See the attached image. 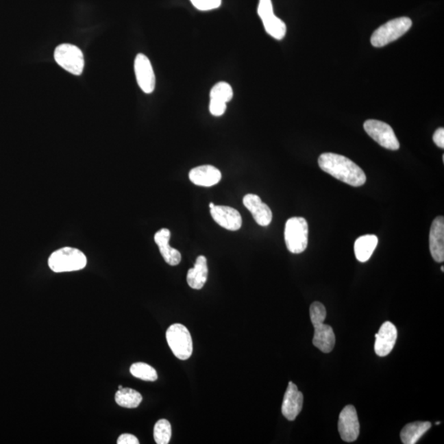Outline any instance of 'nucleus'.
<instances>
[{"label":"nucleus","mask_w":444,"mask_h":444,"mask_svg":"<svg viewBox=\"0 0 444 444\" xmlns=\"http://www.w3.org/2000/svg\"><path fill=\"white\" fill-rule=\"evenodd\" d=\"M319 164L321 170L352 186L360 187L366 182L363 170L344 156L323 153L319 156Z\"/></svg>","instance_id":"obj_1"},{"label":"nucleus","mask_w":444,"mask_h":444,"mask_svg":"<svg viewBox=\"0 0 444 444\" xmlns=\"http://www.w3.org/2000/svg\"><path fill=\"white\" fill-rule=\"evenodd\" d=\"M310 319L314 328V335L312 344L323 353L331 352L336 343L335 333L329 325L324 324L326 319V308L322 303L316 301L310 306Z\"/></svg>","instance_id":"obj_2"},{"label":"nucleus","mask_w":444,"mask_h":444,"mask_svg":"<svg viewBox=\"0 0 444 444\" xmlns=\"http://www.w3.org/2000/svg\"><path fill=\"white\" fill-rule=\"evenodd\" d=\"M88 263L86 255L79 249L64 247L53 252L49 258L48 265L53 273H69L84 269Z\"/></svg>","instance_id":"obj_3"},{"label":"nucleus","mask_w":444,"mask_h":444,"mask_svg":"<svg viewBox=\"0 0 444 444\" xmlns=\"http://www.w3.org/2000/svg\"><path fill=\"white\" fill-rule=\"evenodd\" d=\"M412 26V21L407 16L389 21L374 31L371 44L374 47H382L406 34Z\"/></svg>","instance_id":"obj_4"},{"label":"nucleus","mask_w":444,"mask_h":444,"mask_svg":"<svg viewBox=\"0 0 444 444\" xmlns=\"http://www.w3.org/2000/svg\"><path fill=\"white\" fill-rule=\"evenodd\" d=\"M285 241L287 249L292 254H301L306 249L308 241V225L304 218L295 217L286 221Z\"/></svg>","instance_id":"obj_5"},{"label":"nucleus","mask_w":444,"mask_h":444,"mask_svg":"<svg viewBox=\"0 0 444 444\" xmlns=\"http://www.w3.org/2000/svg\"><path fill=\"white\" fill-rule=\"evenodd\" d=\"M166 341L174 355L181 360H186L193 353V341L190 332L183 324L175 323L166 331Z\"/></svg>","instance_id":"obj_6"},{"label":"nucleus","mask_w":444,"mask_h":444,"mask_svg":"<svg viewBox=\"0 0 444 444\" xmlns=\"http://www.w3.org/2000/svg\"><path fill=\"white\" fill-rule=\"evenodd\" d=\"M53 56L58 64L73 75L79 76L84 72V53L76 45L62 44L56 49Z\"/></svg>","instance_id":"obj_7"},{"label":"nucleus","mask_w":444,"mask_h":444,"mask_svg":"<svg viewBox=\"0 0 444 444\" xmlns=\"http://www.w3.org/2000/svg\"><path fill=\"white\" fill-rule=\"evenodd\" d=\"M364 129L374 141L386 149L396 151L400 147L393 127L388 123L375 119H369L364 123Z\"/></svg>","instance_id":"obj_8"},{"label":"nucleus","mask_w":444,"mask_h":444,"mask_svg":"<svg viewBox=\"0 0 444 444\" xmlns=\"http://www.w3.org/2000/svg\"><path fill=\"white\" fill-rule=\"evenodd\" d=\"M258 14L262 21L267 34L277 40H282L285 37L286 24L274 14L271 0H259Z\"/></svg>","instance_id":"obj_9"},{"label":"nucleus","mask_w":444,"mask_h":444,"mask_svg":"<svg viewBox=\"0 0 444 444\" xmlns=\"http://www.w3.org/2000/svg\"><path fill=\"white\" fill-rule=\"evenodd\" d=\"M338 431L345 442L356 441L360 434V422L355 406L348 405L339 415Z\"/></svg>","instance_id":"obj_10"},{"label":"nucleus","mask_w":444,"mask_h":444,"mask_svg":"<svg viewBox=\"0 0 444 444\" xmlns=\"http://www.w3.org/2000/svg\"><path fill=\"white\" fill-rule=\"evenodd\" d=\"M134 71L138 84L143 92L150 94L156 86V77L149 59L143 53H138L134 61Z\"/></svg>","instance_id":"obj_11"},{"label":"nucleus","mask_w":444,"mask_h":444,"mask_svg":"<svg viewBox=\"0 0 444 444\" xmlns=\"http://www.w3.org/2000/svg\"><path fill=\"white\" fill-rule=\"evenodd\" d=\"M304 396L294 382H289L284 395L282 412L288 421H293L303 408Z\"/></svg>","instance_id":"obj_12"},{"label":"nucleus","mask_w":444,"mask_h":444,"mask_svg":"<svg viewBox=\"0 0 444 444\" xmlns=\"http://www.w3.org/2000/svg\"><path fill=\"white\" fill-rule=\"evenodd\" d=\"M213 220L217 223L228 230L236 232L242 226V217L236 209L227 206H214L210 208Z\"/></svg>","instance_id":"obj_13"},{"label":"nucleus","mask_w":444,"mask_h":444,"mask_svg":"<svg viewBox=\"0 0 444 444\" xmlns=\"http://www.w3.org/2000/svg\"><path fill=\"white\" fill-rule=\"evenodd\" d=\"M397 338V330L391 322H385L375 335L374 351L378 356L384 357L393 351Z\"/></svg>","instance_id":"obj_14"},{"label":"nucleus","mask_w":444,"mask_h":444,"mask_svg":"<svg viewBox=\"0 0 444 444\" xmlns=\"http://www.w3.org/2000/svg\"><path fill=\"white\" fill-rule=\"evenodd\" d=\"M245 207L252 214L254 219L259 225L267 226L273 220V212L260 197L256 195H246L243 199Z\"/></svg>","instance_id":"obj_15"},{"label":"nucleus","mask_w":444,"mask_h":444,"mask_svg":"<svg viewBox=\"0 0 444 444\" xmlns=\"http://www.w3.org/2000/svg\"><path fill=\"white\" fill-rule=\"evenodd\" d=\"M430 249L432 257L437 262L444 261V217H436L430 232Z\"/></svg>","instance_id":"obj_16"},{"label":"nucleus","mask_w":444,"mask_h":444,"mask_svg":"<svg viewBox=\"0 0 444 444\" xmlns=\"http://www.w3.org/2000/svg\"><path fill=\"white\" fill-rule=\"evenodd\" d=\"M188 177L193 184L199 186L212 187L220 182L221 173L217 168L205 164L192 169Z\"/></svg>","instance_id":"obj_17"},{"label":"nucleus","mask_w":444,"mask_h":444,"mask_svg":"<svg viewBox=\"0 0 444 444\" xmlns=\"http://www.w3.org/2000/svg\"><path fill=\"white\" fill-rule=\"evenodd\" d=\"M171 234L170 230L162 228L156 232L154 236L156 244L159 247L160 254L164 260L171 266L180 264L181 261V254L176 249L172 248L169 245L171 240Z\"/></svg>","instance_id":"obj_18"},{"label":"nucleus","mask_w":444,"mask_h":444,"mask_svg":"<svg viewBox=\"0 0 444 444\" xmlns=\"http://www.w3.org/2000/svg\"><path fill=\"white\" fill-rule=\"evenodd\" d=\"M208 267L207 258L204 255L197 257L195 267L188 271V285L195 290H200L207 282Z\"/></svg>","instance_id":"obj_19"},{"label":"nucleus","mask_w":444,"mask_h":444,"mask_svg":"<svg viewBox=\"0 0 444 444\" xmlns=\"http://www.w3.org/2000/svg\"><path fill=\"white\" fill-rule=\"evenodd\" d=\"M378 242V237L374 234H366L358 238L354 245L357 260L361 262H367L375 250Z\"/></svg>","instance_id":"obj_20"},{"label":"nucleus","mask_w":444,"mask_h":444,"mask_svg":"<svg viewBox=\"0 0 444 444\" xmlns=\"http://www.w3.org/2000/svg\"><path fill=\"white\" fill-rule=\"evenodd\" d=\"M431 428V423L417 421L407 423L401 431V439L404 444H415Z\"/></svg>","instance_id":"obj_21"},{"label":"nucleus","mask_w":444,"mask_h":444,"mask_svg":"<svg viewBox=\"0 0 444 444\" xmlns=\"http://www.w3.org/2000/svg\"><path fill=\"white\" fill-rule=\"evenodd\" d=\"M115 402L125 408H137L141 404L143 396L138 391L130 388L119 389L115 393Z\"/></svg>","instance_id":"obj_22"},{"label":"nucleus","mask_w":444,"mask_h":444,"mask_svg":"<svg viewBox=\"0 0 444 444\" xmlns=\"http://www.w3.org/2000/svg\"><path fill=\"white\" fill-rule=\"evenodd\" d=\"M130 373L132 375L144 381L154 382L158 380V375L156 369L151 365L143 362H138L131 365Z\"/></svg>","instance_id":"obj_23"},{"label":"nucleus","mask_w":444,"mask_h":444,"mask_svg":"<svg viewBox=\"0 0 444 444\" xmlns=\"http://www.w3.org/2000/svg\"><path fill=\"white\" fill-rule=\"evenodd\" d=\"M233 97V89L227 82H218L210 92V100L227 104Z\"/></svg>","instance_id":"obj_24"},{"label":"nucleus","mask_w":444,"mask_h":444,"mask_svg":"<svg viewBox=\"0 0 444 444\" xmlns=\"http://www.w3.org/2000/svg\"><path fill=\"white\" fill-rule=\"evenodd\" d=\"M154 439L158 444H167L171 439V425L166 419H159L154 426Z\"/></svg>","instance_id":"obj_25"},{"label":"nucleus","mask_w":444,"mask_h":444,"mask_svg":"<svg viewBox=\"0 0 444 444\" xmlns=\"http://www.w3.org/2000/svg\"><path fill=\"white\" fill-rule=\"evenodd\" d=\"M193 6L200 11L216 10L221 4V0H190Z\"/></svg>","instance_id":"obj_26"},{"label":"nucleus","mask_w":444,"mask_h":444,"mask_svg":"<svg viewBox=\"0 0 444 444\" xmlns=\"http://www.w3.org/2000/svg\"><path fill=\"white\" fill-rule=\"evenodd\" d=\"M226 104L210 100L209 110L214 116H221L225 112Z\"/></svg>","instance_id":"obj_27"},{"label":"nucleus","mask_w":444,"mask_h":444,"mask_svg":"<svg viewBox=\"0 0 444 444\" xmlns=\"http://www.w3.org/2000/svg\"><path fill=\"white\" fill-rule=\"evenodd\" d=\"M118 444H138L139 441L137 437L130 434H123L119 436L117 440Z\"/></svg>","instance_id":"obj_28"},{"label":"nucleus","mask_w":444,"mask_h":444,"mask_svg":"<svg viewBox=\"0 0 444 444\" xmlns=\"http://www.w3.org/2000/svg\"><path fill=\"white\" fill-rule=\"evenodd\" d=\"M433 140L436 145L440 148L444 147V130L443 127H439L435 131L433 136Z\"/></svg>","instance_id":"obj_29"},{"label":"nucleus","mask_w":444,"mask_h":444,"mask_svg":"<svg viewBox=\"0 0 444 444\" xmlns=\"http://www.w3.org/2000/svg\"><path fill=\"white\" fill-rule=\"evenodd\" d=\"M214 206H215V204H214L213 203H210L209 204V208H212L214 207Z\"/></svg>","instance_id":"obj_30"},{"label":"nucleus","mask_w":444,"mask_h":444,"mask_svg":"<svg viewBox=\"0 0 444 444\" xmlns=\"http://www.w3.org/2000/svg\"><path fill=\"white\" fill-rule=\"evenodd\" d=\"M121 388H123V386L119 385V389H121Z\"/></svg>","instance_id":"obj_31"},{"label":"nucleus","mask_w":444,"mask_h":444,"mask_svg":"<svg viewBox=\"0 0 444 444\" xmlns=\"http://www.w3.org/2000/svg\"><path fill=\"white\" fill-rule=\"evenodd\" d=\"M441 270H442V271H444V267H441Z\"/></svg>","instance_id":"obj_32"}]
</instances>
